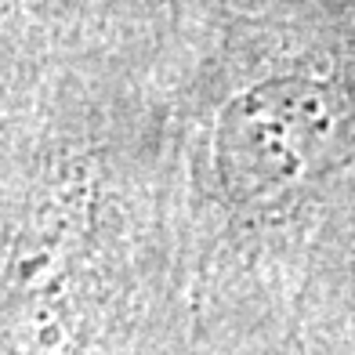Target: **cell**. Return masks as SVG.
Wrapping results in <instances>:
<instances>
[{"label":"cell","mask_w":355,"mask_h":355,"mask_svg":"<svg viewBox=\"0 0 355 355\" xmlns=\"http://www.w3.org/2000/svg\"><path fill=\"white\" fill-rule=\"evenodd\" d=\"M337 109L330 87L279 80L232 102L221 116L218 159L236 196H265L322 171L334 149Z\"/></svg>","instance_id":"6da1fadb"}]
</instances>
